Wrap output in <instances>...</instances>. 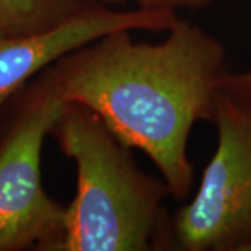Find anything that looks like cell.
Instances as JSON below:
<instances>
[{
    "label": "cell",
    "mask_w": 251,
    "mask_h": 251,
    "mask_svg": "<svg viewBox=\"0 0 251 251\" xmlns=\"http://www.w3.org/2000/svg\"><path fill=\"white\" fill-rule=\"evenodd\" d=\"M168 31L161 44H148L119 29L64 54L52 70L66 102L98 113L126 147L148 155L172 196L184 200L194 180L188 137L197 122H212L226 52L186 20Z\"/></svg>",
    "instance_id": "obj_1"
},
{
    "label": "cell",
    "mask_w": 251,
    "mask_h": 251,
    "mask_svg": "<svg viewBox=\"0 0 251 251\" xmlns=\"http://www.w3.org/2000/svg\"><path fill=\"white\" fill-rule=\"evenodd\" d=\"M63 153L77 166V191L64 208L59 251H147L171 244L163 209L169 188L138 169L98 113L66 102L53 128Z\"/></svg>",
    "instance_id": "obj_2"
},
{
    "label": "cell",
    "mask_w": 251,
    "mask_h": 251,
    "mask_svg": "<svg viewBox=\"0 0 251 251\" xmlns=\"http://www.w3.org/2000/svg\"><path fill=\"white\" fill-rule=\"evenodd\" d=\"M64 103L50 66L25 94L0 143V251H59L64 208L44 190L41 153Z\"/></svg>",
    "instance_id": "obj_3"
},
{
    "label": "cell",
    "mask_w": 251,
    "mask_h": 251,
    "mask_svg": "<svg viewBox=\"0 0 251 251\" xmlns=\"http://www.w3.org/2000/svg\"><path fill=\"white\" fill-rule=\"evenodd\" d=\"M218 145L197 194L171 218V244L186 251H242L251 239V103L221 90Z\"/></svg>",
    "instance_id": "obj_4"
},
{
    "label": "cell",
    "mask_w": 251,
    "mask_h": 251,
    "mask_svg": "<svg viewBox=\"0 0 251 251\" xmlns=\"http://www.w3.org/2000/svg\"><path fill=\"white\" fill-rule=\"evenodd\" d=\"M172 10L119 11L90 0L82 9L53 27L23 35L0 32V106L36 73L64 54L119 29L166 31L177 20Z\"/></svg>",
    "instance_id": "obj_5"
},
{
    "label": "cell",
    "mask_w": 251,
    "mask_h": 251,
    "mask_svg": "<svg viewBox=\"0 0 251 251\" xmlns=\"http://www.w3.org/2000/svg\"><path fill=\"white\" fill-rule=\"evenodd\" d=\"M90 0H0V32L34 34L53 27Z\"/></svg>",
    "instance_id": "obj_6"
},
{
    "label": "cell",
    "mask_w": 251,
    "mask_h": 251,
    "mask_svg": "<svg viewBox=\"0 0 251 251\" xmlns=\"http://www.w3.org/2000/svg\"><path fill=\"white\" fill-rule=\"evenodd\" d=\"M221 90L251 103V70L246 73L226 72L221 81Z\"/></svg>",
    "instance_id": "obj_7"
},
{
    "label": "cell",
    "mask_w": 251,
    "mask_h": 251,
    "mask_svg": "<svg viewBox=\"0 0 251 251\" xmlns=\"http://www.w3.org/2000/svg\"><path fill=\"white\" fill-rule=\"evenodd\" d=\"M110 3H126V1H134L135 4L141 9L148 10H172L176 9H200L206 4L215 1V0H105Z\"/></svg>",
    "instance_id": "obj_8"
},
{
    "label": "cell",
    "mask_w": 251,
    "mask_h": 251,
    "mask_svg": "<svg viewBox=\"0 0 251 251\" xmlns=\"http://www.w3.org/2000/svg\"><path fill=\"white\" fill-rule=\"evenodd\" d=\"M242 251H251V239H250V240H249V242L246 243L244 246H243Z\"/></svg>",
    "instance_id": "obj_9"
}]
</instances>
